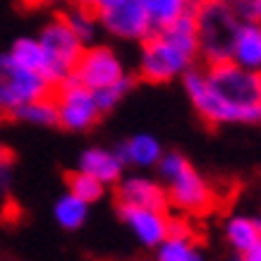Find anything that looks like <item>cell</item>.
<instances>
[{
  "label": "cell",
  "instance_id": "cell-1",
  "mask_svg": "<svg viewBox=\"0 0 261 261\" xmlns=\"http://www.w3.org/2000/svg\"><path fill=\"white\" fill-rule=\"evenodd\" d=\"M182 87L208 125H261V72L228 60L190 70Z\"/></svg>",
  "mask_w": 261,
  "mask_h": 261
},
{
  "label": "cell",
  "instance_id": "cell-2",
  "mask_svg": "<svg viewBox=\"0 0 261 261\" xmlns=\"http://www.w3.org/2000/svg\"><path fill=\"white\" fill-rule=\"evenodd\" d=\"M199 56V36L194 10L175 19L163 29H156L146 41H142L139 53V74L151 84L185 77Z\"/></svg>",
  "mask_w": 261,
  "mask_h": 261
},
{
  "label": "cell",
  "instance_id": "cell-3",
  "mask_svg": "<svg viewBox=\"0 0 261 261\" xmlns=\"http://www.w3.org/2000/svg\"><path fill=\"white\" fill-rule=\"evenodd\" d=\"M199 36V56L206 65L228 63L232 58V46L242 19L232 3L225 0H206L194 10Z\"/></svg>",
  "mask_w": 261,
  "mask_h": 261
},
{
  "label": "cell",
  "instance_id": "cell-4",
  "mask_svg": "<svg viewBox=\"0 0 261 261\" xmlns=\"http://www.w3.org/2000/svg\"><path fill=\"white\" fill-rule=\"evenodd\" d=\"M50 91H53V82L46 74L15 63L8 53L3 56L0 60V106L5 113L12 115L27 103L48 98Z\"/></svg>",
  "mask_w": 261,
  "mask_h": 261
},
{
  "label": "cell",
  "instance_id": "cell-5",
  "mask_svg": "<svg viewBox=\"0 0 261 261\" xmlns=\"http://www.w3.org/2000/svg\"><path fill=\"white\" fill-rule=\"evenodd\" d=\"M41 43L48 53V80L53 84H63L74 74V67L80 63L82 53L87 46L80 41V36L70 29L65 17H56L41 29L39 34Z\"/></svg>",
  "mask_w": 261,
  "mask_h": 261
},
{
  "label": "cell",
  "instance_id": "cell-6",
  "mask_svg": "<svg viewBox=\"0 0 261 261\" xmlns=\"http://www.w3.org/2000/svg\"><path fill=\"white\" fill-rule=\"evenodd\" d=\"M94 12L106 32L122 41H146L153 22L142 0H96Z\"/></svg>",
  "mask_w": 261,
  "mask_h": 261
},
{
  "label": "cell",
  "instance_id": "cell-7",
  "mask_svg": "<svg viewBox=\"0 0 261 261\" xmlns=\"http://www.w3.org/2000/svg\"><path fill=\"white\" fill-rule=\"evenodd\" d=\"M56 103L58 115H60V127L70 129V132H84L101 115L96 94L74 77L56 87Z\"/></svg>",
  "mask_w": 261,
  "mask_h": 261
},
{
  "label": "cell",
  "instance_id": "cell-8",
  "mask_svg": "<svg viewBox=\"0 0 261 261\" xmlns=\"http://www.w3.org/2000/svg\"><path fill=\"white\" fill-rule=\"evenodd\" d=\"M72 77L80 80L91 91H98V89L111 87L118 80H122L125 77V65H122V60L118 58V53L113 48L87 46Z\"/></svg>",
  "mask_w": 261,
  "mask_h": 261
},
{
  "label": "cell",
  "instance_id": "cell-9",
  "mask_svg": "<svg viewBox=\"0 0 261 261\" xmlns=\"http://www.w3.org/2000/svg\"><path fill=\"white\" fill-rule=\"evenodd\" d=\"M120 218L142 247L156 249L161 242L170 238V221L166 211L142 208V206H120Z\"/></svg>",
  "mask_w": 261,
  "mask_h": 261
},
{
  "label": "cell",
  "instance_id": "cell-10",
  "mask_svg": "<svg viewBox=\"0 0 261 261\" xmlns=\"http://www.w3.org/2000/svg\"><path fill=\"white\" fill-rule=\"evenodd\" d=\"M168 197L173 206L187 214H204L214 204V190L208 187L204 175H199L192 166L168 182Z\"/></svg>",
  "mask_w": 261,
  "mask_h": 261
},
{
  "label": "cell",
  "instance_id": "cell-11",
  "mask_svg": "<svg viewBox=\"0 0 261 261\" xmlns=\"http://www.w3.org/2000/svg\"><path fill=\"white\" fill-rule=\"evenodd\" d=\"M168 192L156 180L144 175H127L118 182V204L120 206H142V208H156L166 211Z\"/></svg>",
  "mask_w": 261,
  "mask_h": 261
},
{
  "label": "cell",
  "instance_id": "cell-12",
  "mask_svg": "<svg viewBox=\"0 0 261 261\" xmlns=\"http://www.w3.org/2000/svg\"><path fill=\"white\" fill-rule=\"evenodd\" d=\"M122 166L125 161L120 159L118 151L101 149V146L84 149V153L80 156V170L98 177L103 185H118L122 180Z\"/></svg>",
  "mask_w": 261,
  "mask_h": 261
},
{
  "label": "cell",
  "instance_id": "cell-13",
  "mask_svg": "<svg viewBox=\"0 0 261 261\" xmlns=\"http://www.w3.org/2000/svg\"><path fill=\"white\" fill-rule=\"evenodd\" d=\"M235 65L252 72H261V24L242 22L235 36L232 58Z\"/></svg>",
  "mask_w": 261,
  "mask_h": 261
},
{
  "label": "cell",
  "instance_id": "cell-14",
  "mask_svg": "<svg viewBox=\"0 0 261 261\" xmlns=\"http://www.w3.org/2000/svg\"><path fill=\"white\" fill-rule=\"evenodd\" d=\"M118 153L125 163L137 166V168H153V166H159V161L163 159L161 142L153 135H146V132L129 137L125 144H120Z\"/></svg>",
  "mask_w": 261,
  "mask_h": 261
},
{
  "label": "cell",
  "instance_id": "cell-15",
  "mask_svg": "<svg viewBox=\"0 0 261 261\" xmlns=\"http://www.w3.org/2000/svg\"><path fill=\"white\" fill-rule=\"evenodd\" d=\"M223 232H225L228 245L240 254L252 252L261 240L259 221L247 218V216H230L228 221H225V225H223Z\"/></svg>",
  "mask_w": 261,
  "mask_h": 261
},
{
  "label": "cell",
  "instance_id": "cell-16",
  "mask_svg": "<svg viewBox=\"0 0 261 261\" xmlns=\"http://www.w3.org/2000/svg\"><path fill=\"white\" fill-rule=\"evenodd\" d=\"M8 56L15 60V63L29 67V70H36L41 74L48 77V53L43 43H41L39 36H19V39L12 43V48L8 50ZM56 87V84H53Z\"/></svg>",
  "mask_w": 261,
  "mask_h": 261
},
{
  "label": "cell",
  "instance_id": "cell-17",
  "mask_svg": "<svg viewBox=\"0 0 261 261\" xmlns=\"http://www.w3.org/2000/svg\"><path fill=\"white\" fill-rule=\"evenodd\" d=\"M53 218L63 230H80L89 218V204L72 192H65L53 204Z\"/></svg>",
  "mask_w": 261,
  "mask_h": 261
},
{
  "label": "cell",
  "instance_id": "cell-18",
  "mask_svg": "<svg viewBox=\"0 0 261 261\" xmlns=\"http://www.w3.org/2000/svg\"><path fill=\"white\" fill-rule=\"evenodd\" d=\"M12 118L27 125H36V127H53L60 125V115H58V103L56 96H48V98H39L22 106L19 111L12 113Z\"/></svg>",
  "mask_w": 261,
  "mask_h": 261
},
{
  "label": "cell",
  "instance_id": "cell-19",
  "mask_svg": "<svg viewBox=\"0 0 261 261\" xmlns=\"http://www.w3.org/2000/svg\"><path fill=\"white\" fill-rule=\"evenodd\" d=\"M142 3L146 8V12H149L151 22H153V32L173 24L182 15L192 12L190 0H142Z\"/></svg>",
  "mask_w": 261,
  "mask_h": 261
},
{
  "label": "cell",
  "instance_id": "cell-20",
  "mask_svg": "<svg viewBox=\"0 0 261 261\" xmlns=\"http://www.w3.org/2000/svg\"><path fill=\"white\" fill-rule=\"evenodd\" d=\"M65 22L70 24V29L77 36H80V41L87 46V43H94L96 34H98V27H101V22H98V17H96L94 8H89V5H74V8H70L67 12H65Z\"/></svg>",
  "mask_w": 261,
  "mask_h": 261
},
{
  "label": "cell",
  "instance_id": "cell-21",
  "mask_svg": "<svg viewBox=\"0 0 261 261\" xmlns=\"http://www.w3.org/2000/svg\"><path fill=\"white\" fill-rule=\"evenodd\" d=\"M156 261H204V254L192 238H168L156 247Z\"/></svg>",
  "mask_w": 261,
  "mask_h": 261
},
{
  "label": "cell",
  "instance_id": "cell-22",
  "mask_svg": "<svg viewBox=\"0 0 261 261\" xmlns=\"http://www.w3.org/2000/svg\"><path fill=\"white\" fill-rule=\"evenodd\" d=\"M67 192L77 194L80 199H84L87 204H94L103 197L106 192V185H103L98 177L84 173V170H74V173L67 175Z\"/></svg>",
  "mask_w": 261,
  "mask_h": 261
},
{
  "label": "cell",
  "instance_id": "cell-23",
  "mask_svg": "<svg viewBox=\"0 0 261 261\" xmlns=\"http://www.w3.org/2000/svg\"><path fill=\"white\" fill-rule=\"evenodd\" d=\"M132 77H122V80H118L115 84H111V87H103L98 89V91H94L96 94V103H98V108H101V113H108L113 111L115 106H118L122 98H125L127 94H129V89H132Z\"/></svg>",
  "mask_w": 261,
  "mask_h": 261
},
{
  "label": "cell",
  "instance_id": "cell-24",
  "mask_svg": "<svg viewBox=\"0 0 261 261\" xmlns=\"http://www.w3.org/2000/svg\"><path fill=\"white\" fill-rule=\"evenodd\" d=\"M190 168V163H187V159L182 156V153H177V151H166L163 153V159L159 161V166H156V170L161 173V177L166 182L175 180L180 173H185Z\"/></svg>",
  "mask_w": 261,
  "mask_h": 261
},
{
  "label": "cell",
  "instance_id": "cell-25",
  "mask_svg": "<svg viewBox=\"0 0 261 261\" xmlns=\"http://www.w3.org/2000/svg\"><path fill=\"white\" fill-rule=\"evenodd\" d=\"M235 10H238L242 22L261 24V0H238Z\"/></svg>",
  "mask_w": 261,
  "mask_h": 261
},
{
  "label": "cell",
  "instance_id": "cell-26",
  "mask_svg": "<svg viewBox=\"0 0 261 261\" xmlns=\"http://www.w3.org/2000/svg\"><path fill=\"white\" fill-rule=\"evenodd\" d=\"M170 238H192L190 228H187V223L173 218V221H170Z\"/></svg>",
  "mask_w": 261,
  "mask_h": 261
},
{
  "label": "cell",
  "instance_id": "cell-27",
  "mask_svg": "<svg viewBox=\"0 0 261 261\" xmlns=\"http://www.w3.org/2000/svg\"><path fill=\"white\" fill-rule=\"evenodd\" d=\"M245 261H261V240H259V245L254 247L252 252L245 254Z\"/></svg>",
  "mask_w": 261,
  "mask_h": 261
},
{
  "label": "cell",
  "instance_id": "cell-28",
  "mask_svg": "<svg viewBox=\"0 0 261 261\" xmlns=\"http://www.w3.org/2000/svg\"><path fill=\"white\" fill-rule=\"evenodd\" d=\"M29 5H58V3H67V0H27Z\"/></svg>",
  "mask_w": 261,
  "mask_h": 261
},
{
  "label": "cell",
  "instance_id": "cell-29",
  "mask_svg": "<svg viewBox=\"0 0 261 261\" xmlns=\"http://www.w3.org/2000/svg\"><path fill=\"white\" fill-rule=\"evenodd\" d=\"M206 0H190V5H192V10H197L199 5H204Z\"/></svg>",
  "mask_w": 261,
  "mask_h": 261
},
{
  "label": "cell",
  "instance_id": "cell-30",
  "mask_svg": "<svg viewBox=\"0 0 261 261\" xmlns=\"http://www.w3.org/2000/svg\"><path fill=\"white\" fill-rule=\"evenodd\" d=\"M77 3H80V5H89V8H94L96 0H77Z\"/></svg>",
  "mask_w": 261,
  "mask_h": 261
},
{
  "label": "cell",
  "instance_id": "cell-31",
  "mask_svg": "<svg viewBox=\"0 0 261 261\" xmlns=\"http://www.w3.org/2000/svg\"><path fill=\"white\" fill-rule=\"evenodd\" d=\"M225 3H232V5H235V3H238V0H225Z\"/></svg>",
  "mask_w": 261,
  "mask_h": 261
},
{
  "label": "cell",
  "instance_id": "cell-32",
  "mask_svg": "<svg viewBox=\"0 0 261 261\" xmlns=\"http://www.w3.org/2000/svg\"><path fill=\"white\" fill-rule=\"evenodd\" d=\"M232 261H245V259H232Z\"/></svg>",
  "mask_w": 261,
  "mask_h": 261
}]
</instances>
